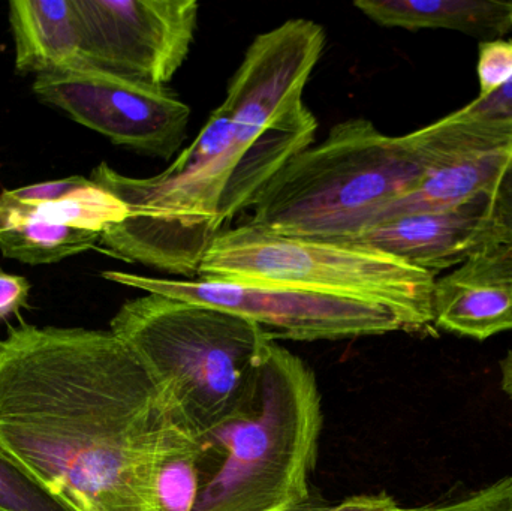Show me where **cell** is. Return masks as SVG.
<instances>
[{
    "mask_svg": "<svg viewBox=\"0 0 512 511\" xmlns=\"http://www.w3.org/2000/svg\"><path fill=\"white\" fill-rule=\"evenodd\" d=\"M315 511H406L400 507L394 498L387 494L378 495H357V497L346 498L342 503L325 504Z\"/></svg>",
    "mask_w": 512,
    "mask_h": 511,
    "instance_id": "26",
    "label": "cell"
},
{
    "mask_svg": "<svg viewBox=\"0 0 512 511\" xmlns=\"http://www.w3.org/2000/svg\"><path fill=\"white\" fill-rule=\"evenodd\" d=\"M102 276L144 293L224 309L259 324L276 341H345L393 332L411 333L408 323L393 309L363 300L273 285L152 278L120 270H108Z\"/></svg>",
    "mask_w": 512,
    "mask_h": 511,
    "instance_id": "7",
    "label": "cell"
},
{
    "mask_svg": "<svg viewBox=\"0 0 512 511\" xmlns=\"http://www.w3.org/2000/svg\"><path fill=\"white\" fill-rule=\"evenodd\" d=\"M33 93L116 146L168 161L186 140L191 107L167 86L78 62L38 75Z\"/></svg>",
    "mask_w": 512,
    "mask_h": 511,
    "instance_id": "8",
    "label": "cell"
},
{
    "mask_svg": "<svg viewBox=\"0 0 512 511\" xmlns=\"http://www.w3.org/2000/svg\"><path fill=\"white\" fill-rule=\"evenodd\" d=\"M0 449L75 511H155L164 462L206 447L111 330L23 323L0 339Z\"/></svg>",
    "mask_w": 512,
    "mask_h": 511,
    "instance_id": "1",
    "label": "cell"
},
{
    "mask_svg": "<svg viewBox=\"0 0 512 511\" xmlns=\"http://www.w3.org/2000/svg\"><path fill=\"white\" fill-rule=\"evenodd\" d=\"M110 330L164 384L183 425L201 444L252 413L262 366L276 341L248 318L156 293L123 303Z\"/></svg>",
    "mask_w": 512,
    "mask_h": 511,
    "instance_id": "3",
    "label": "cell"
},
{
    "mask_svg": "<svg viewBox=\"0 0 512 511\" xmlns=\"http://www.w3.org/2000/svg\"><path fill=\"white\" fill-rule=\"evenodd\" d=\"M471 150L478 149L438 122L390 137L370 120L348 119L274 176L248 224L279 236L345 242L433 167Z\"/></svg>",
    "mask_w": 512,
    "mask_h": 511,
    "instance_id": "2",
    "label": "cell"
},
{
    "mask_svg": "<svg viewBox=\"0 0 512 511\" xmlns=\"http://www.w3.org/2000/svg\"><path fill=\"white\" fill-rule=\"evenodd\" d=\"M9 24L20 74L59 71L80 59V30L74 0H14Z\"/></svg>",
    "mask_w": 512,
    "mask_h": 511,
    "instance_id": "14",
    "label": "cell"
},
{
    "mask_svg": "<svg viewBox=\"0 0 512 511\" xmlns=\"http://www.w3.org/2000/svg\"><path fill=\"white\" fill-rule=\"evenodd\" d=\"M483 243L512 248V155L490 195L489 221Z\"/></svg>",
    "mask_w": 512,
    "mask_h": 511,
    "instance_id": "22",
    "label": "cell"
},
{
    "mask_svg": "<svg viewBox=\"0 0 512 511\" xmlns=\"http://www.w3.org/2000/svg\"><path fill=\"white\" fill-rule=\"evenodd\" d=\"M406 511H512V476L504 477L463 500Z\"/></svg>",
    "mask_w": 512,
    "mask_h": 511,
    "instance_id": "23",
    "label": "cell"
},
{
    "mask_svg": "<svg viewBox=\"0 0 512 511\" xmlns=\"http://www.w3.org/2000/svg\"><path fill=\"white\" fill-rule=\"evenodd\" d=\"M30 288L24 276L12 275L0 267V321L18 315L27 305Z\"/></svg>",
    "mask_w": 512,
    "mask_h": 511,
    "instance_id": "25",
    "label": "cell"
},
{
    "mask_svg": "<svg viewBox=\"0 0 512 511\" xmlns=\"http://www.w3.org/2000/svg\"><path fill=\"white\" fill-rule=\"evenodd\" d=\"M101 233L14 218L0 212V252L29 266L56 264L98 248Z\"/></svg>",
    "mask_w": 512,
    "mask_h": 511,
    "instance_id": "16",
    "label": "cell"
},
{
    "mask_svg": "<svg viewBox=\"0 0 512 511\" xmlns=\"http://www.w3.org/2000/svg\"><path fill=\"white\" fill-rule=\"evenodd\" d=\"M325 506V504L319 503L318 498H313L312 501H310L309 504H306V506L300 507V509H295L291 511H315L318 510L319 507Z\"/></svg>",
    "mask_w": 512,
    "mask_h": 511,
    "instance_id": "28",
    "label": "cell"
},
{
    "mask_svg": "<svg viewBox=\"0 0 512 511\" xmlns=\"http://www.w3.org/2000/svg\"><path fill=\"white\" fill-rule=\"evenodd\" d=\"M433 312L436 327L477 341L512 330V248L483 243L436 279Z\"/></svg>",
    "mask_w": 512,
    "mask_h": 511,
    "instance_id": "12",
    "label": "cell"
},
{
    "mask_svg": "<svg viewBox=\"0 0 512 511\" xmlns=\"http://www.w3.org/2000/svg\"><path fill=\"white\" fill-rule=\"evenodd\" d=\"M490 195L484 192L439 212L414 213L367 227L343 243L378 249L409 266L438 276L465 263L483 243Z\"/></svg>",
    "mask_w": 512,
    "mask_h": 511,
    "instance_id": "11",
    "label": "cell"
},
{
    "mask_svg": "<svg viewBox=\"0 0 512 511\" xmlns=\"http://www.w3.org/2000/svg\"><path fill=\"white\" fill-rule=\"evenodd\" d=\"M206 452L180 453L164 462L155 482V511H194L200 497L201 456Z\"/></svg>",
    "mask_w": 512,
    "mask_h": 511,
    "instance_id": "18",
    "label": "cell"
},
{
    "mask_svg": "<svg viewBox=\"0 0 512 511\" xmlns=\"http://www.w3.org/2000/svg\"><path fill=\"white\" fill-rule=\"evenodd\" d=\"M0 511H2V510H0Z\"/></svg>",
    "mask_w": 512,
    "mask_h": 511,
    "instance_id": "29",
    "label": "cell"
},
{
    "mask_svg": "<svg viewBox=\"0 0 512 511\" xmlns=\"http://www.w3.org/2000/svg\"><path fill=\"white\" fill-rule=\"evenodd\" d=\"M197 279L273 285L363 300L393 309L408 323L411 333L436 327V276L354 243L279 236L246 222L227 228L215 240Z\"/></svg>",
    "mask_w": 512,
    "mask_h": 511,
    "instance_id": "6",
    "label": "cell"
},
{
    "mask_svg": "<svg viewBox=\"0 0 512 511\" xmlns=\"http://www.w3.org/2000/svg\"><path fill=\"white\" fill-rule=\"evenodd\" d=\"M502 390L512 399V351L501 362Z\"/></svg>",
    "mask_w": 512,
    "mask_h": 511,
    "instance_id": "27",
    "label": "cell"
},
{
    "mask_svg": "<svg viewBox=\"0 0 512 511\" xmlns=\"http://www.w3.org/2000/svg\"><path fill=\"white\" fill-rule=\"evenodd\" d=\"M0 510L75 511L0 449Z\"/></svg>",
    "mask_w": 512,
    "mask_h": 511,
    "instance_id": "19",
    "label": "cell"
},
{
    "mask_svg": "<svg viewBox=\"0 0 512 511\" xmlns=\"http://www.w3.org/2000/svg\"><path fill=\"white\" fill-rule=\"evenodd\" d=\"M0 212L14 218L62 225L93 233H102L105 228L125 221L128 216V209L119 198L93 182L86 188L78 189L62 200L51 203H14L0 197Z\"/></svg>",
    "mask_w": 512,
    "mask_h": 511,
    "instance_id": "17",
    "label": "cell"
},
{
    "mask_svg": "<svg viewBox=\"0 0 512 511\" xmlns=\"http://www.w3.org/2000/svg\"><path fill=\"white\" fill-rule=\"evenodd\" d=\"M324 48V29L304 18L256 36L221 104L242 140L255 144L273 129L315 117L303 92Z\"/></svg>",
    "mask_w": 512,
    "mask_h": 511,
    "instance_id": "10",
    "label": "cell"
},
{
    "mask_svg": "<svg viewBox=\"0 0 512 511\" xmlns=\"http://www.w3.org/2000/svg\"><path fill=\"white\" fill-rule=\"evenodd\" d=\"M315 372L274 341L248 416L204 438L225 458L204 483L194 511H291L313 500L322 404Z\"/></svg>",
    "mask_w": 512,
    "mask_h": 511,
    "instance_id": "5",
    "label": "cell"
},
{
    "mask_svg": "<svg viewBox=\"0 0 512 511\" xmlns=\"http://www.w3.org/2000/svg\"><path fill=\"white\" fill-rule=\"evenodd\" d=\"M480 95L501 89L512 80V41L511 39H495L480 44L477 63Z\"/></svg>",
    "mask_w": 512,
    "mask_h": 511,
    "instance_id": "21",
    "label": "cell"
},
{
    "mask_svg": "<svg viewBox=\"0 0 512 511\" xmlns=\"http://www.w3.org/2000/svg\"><path fill=\"white\" fill-rule=\"evenodd\" d=\"M511 155L512 147H504L471 150L445 159L414 188L387 204L369 227L399 216L451 209L484 192H492Z\"/></svg>",
    "mask_w": 512,
    "mask_h": 511,
    "instance_id": "13",
    "label": "cell"
},
{
    "mask_svg": "<svg viewBox=\"0 0 512 511\" xmlns=\"http://www.w3.org/2000/svg\"><path fill=\"white\" fill-rule=\"evenodd\" d=\"M92 180L83 176H71L66 179L53 180V182L38 183V185L24 186V188L9 189L0 192V197L14 203L42 204L62 200L66 195L86 188Z\"/></svg>",
    "mask_w": 512,
    "mask_h": 511,
    "instance_id": "24",
    "label": "cell"
},
{
    "mask_svg": "<svg viewBox=\"0 0 512 511\" xmlns=\"http://www.w3.org/2000/svg\"><path fill=\"white\" fill-rule=\"evenodd\" d=\"M354 6L379 26L457 30L481 42L512 30V2L502 0H357Z\"/></svg>",
    "mask_w": 512,
    "mask_h": 511,
    "instance_id": "15",
    "label": "cell"
},
{
    "mask_svg": "<svg viewBox=\"0 0 512 511\" xmlns=\"http://www.w3.org/2000/svg\"><path fill=\"white\" fill-rule=\"evenodd\" d=\"M74 6L78 62L158 86H167L188 59L200 14L197 0H74Z\"/></svg>",
    "mask_w": 512,
    "mask_h": 511,
    "instance_id": "9",
    "label": "cell"
},
{
    "mask_svg": "<svg viewBox=\"0 0 512 511\" xmlns=\"http://www.w3.org/2000/svg\"><path fill=\"white\" fill-rule=\"evenodd\" d=\"M254 146L237 137L219 105L164 173L129 177L102 162L89 179L119 198L128 216L102 231L99 246L117 260L186 278L198 275L225 231L219 210L231 179Z\"/></svg>",
    "mask_w": 512,
    "mask_h": 511,
    "instance_id": "4",
    "label": "cell"
},
{
    "mask_svg": "<svg viewBox=\"0 0 512 511\" xmlns=\"http://www.w3.org/2000/svg\"><path fill=\"white\" fill-rule=\"evenodd\" d=\"M442 119L512 143V80Z\"/></svg>",
    "mask_w": 512,
    "mask_h": 511,
    "instance_id": "20",
    "label": "cell"
}]
</instances>
